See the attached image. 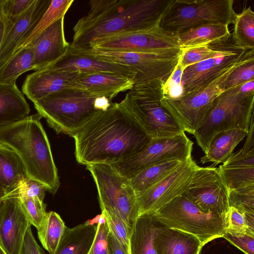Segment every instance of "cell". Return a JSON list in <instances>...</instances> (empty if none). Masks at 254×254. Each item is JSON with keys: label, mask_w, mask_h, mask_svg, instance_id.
<instances>
[{"label": "cell", "mask_w": 254, "mask_h": 254, "mask_svg": "<svg viewBox=\"0 0 254 254\" xmlns=\"http://www.w3.org/2000/svg\"><path fill=\"white\" fill-rule=\"evenodd\" d=\"M71 137L79 164H110L142 150L151 138L120 103L100 111Z\"/></svg>", "instance_id": "cell-1"}, {"label": "cell", "mask_w": 254, "mask_h": 254, "mask_svg": "<svg viewBox=\"0 0 254 254\" xmlns=\"http://www.w3.org/2000/svg\"><path fill=\"white\" fill-rule=\"evenodd\" d=\"M174 0H91L87 14L73 28L75 48L87 49L94 42L108 37L159 27Z\"/></svg>", "instance_id": "cell-2"}, {"label": "cell", "mask_w": 254, "mask_h": 254, "mask_svg": "<svg viewBox=\"0 0 254 254\" xmlns=\"http://www.w3.org/2000/svg\"><path fill=\"white\" fill-rule=\"evenodd\" d=\"M42 118L37 113L0 126V144L15 152L28 176L42 183L54 194L60 183L50 144L40 122Z\"/></svg>", "instance_id": "cell-3"}, {"label": "cell", "mask_w": 254, "mask_h": 254, "mask_svg": "<svg viewBox=\"0 0 254 254\" xmlns=\"http://www.w3.org/2000/svg\"><path fill=\"white\" fill-rule=\"evenodd\" d=\"M254 80L225 90L214 100L200 127L194 132L205 152L214 135L231 129L249 131L254 114Z\"/></svg>", "instance_id": "cell-4"}, {"label": "cell", "mask_w": 254, "mask_h": 254, "mask_svg": "<svg viewBox=\"0 0 254 254\" xmlns=\"http://www.w3.org/2000/svg\"><path fill=\"white\" fill-rule=\"evenodd\" d=\"M162 80L134 84L120 102L151 138L185 132L180 124L161 104Z\"/></svg>", "instance_id": "cell-5"}, {"label": "cell", "mask_w": 254, "mask_h": 254, "mask_svg": "<svg viewBox=\"0 0 254 254\" xmlns=\"http://www.w3.org/2000/svg\"><path fill=\"white\" fill-rule=\"evenodd\" d=\"M99 95L68 88L33 102L35 108L57 133L72 136L100 111L94 106Z\"/></svg>", "instance_id": "cell-6"}, {"label": "cell", "mask_w": 254, "mask_h": 254, "mask_svg": "<svg viewBox=\"0 0 254 254\" xmlns=\"http://www.w3.org/2000/svg\"><path fill=\"white\" fill-rule=\"evenodd\" d=\"M236 15L233 0H174L159 27L165 33L177 36L204 25L234 24Z\"/></svg>", "instance_id": "cell-7"}, {"label": "cell", "mask_w": 254, "mask_h": 254, "mask_svg": "<svg viewBox=\"0 0 254 254\" xmlns=\"http://www.w3.org/2000/svg\"><path fill=\"white\" fill-rule=\"evenodd\" d=\"M153 212L165 227L194 235L203 246L221 238L227 228V213L204 212L182 195Z\"/></svg>", "instance_id": "cell-8"}, {"label": "cell", "mask_w": 254, "mask_h": 254, "mask_svg": "<svg viewBox=\"0 0 254 254\" xmlns=\"http://www.w3.org/2000/svg\"><path fill=\"white\" fill-rule=\"evenodd\" d=\"M254 57V50H250L243 59L231 65L204 88L176 99L163 95L162 105L176 119L185 132L193 134L215 99L225 90V82L229 75L238 66Z\"/></svg>", "instance_id": "cell-9"}, {"label": "cell", "mask_w": 254, "mask_h": 254, "mask_svg": "<svg viewBox=\"0 0 254 254\" xmlns=\"http://www.w3.org/2000/svg\"><path fill=\"white\" fill-rule=\"evenodd\" d=\"M78 49L97 58L128 66L135 73L133 79L134 85L158 80L166 82L174 70L183 53V49L181 48L158 53Z\"/></svg>", "instance_id": "cell-10"}, {"label": "cell", "mask_w": 254, "mask_h": 254, "mask_svg": "<svg viewBox=\"0 0 254 254\" xmlns=\"http://www.w3.org/2000/svg\"><path fill=\"white\" fill-rule=\"evenodd\" d=\"M86 166L95 183L101 210L118 213L131 232L138 212L136 195L129 180L120 175L111 164Z\"/></svg>", "instance_id": "cell-11"}, {"label": "cell", "mask_w": 254, "mask_h": 254, "mask_svg": "<svg viewBox=\"0 0 254 254\" xmlns=\"http://www.w3.org/2000/svg\"><path fill=\"white\" fill-rule=\"evenodd\" d=\"M193 142L183 132L167 137L152 138L140 151L110 164L121 176L130 180L148 166L162 161L191 156Z\"/></svg>", "instance_id": "cell-12"}, {"label": "cell", "mask_w": 254, "mask_h": 254, "mask_svg": "<svg viewBox=\"0 0 254 254\" xmlns=\"http://www.w3.org/2000/svg\"><path fill=\"white\" fill-rule=\"evenodd\" d=\"M204 212L227 214L229 209L228 189L218 168L198 166L182 194Z\"/></svg>", "instance_id": "cell-13"}, {"label": "cell", "mask_w": 254, "mask_h": 254, "mask_svg": "<svg viewBox=\"0 0 254 254\" xmlns=\"http://www.w3.org/2000/svg\"><path fill=\"white\" fill-rule=\"evenodd\" d=\"M198 166L190 156L161 180L137 194L138 215L154 212L182 195L189 187Z\"/></svg>", "instance_id": "cell-14"}, {"label": "cell", "mask_w": 254, "mask_h": 254, "mask_svg": "<svg viewBox=\"0 0 254 254\" xmlns=\"http://www.w3.org/2000/svg\"><path fill=\"white\" fill-rule=\"evenodd\" d=\"M180 48L177 36L160 27L147 31L118 35L91 43L88 49L137 53H158Z\"/></svg>", "instance_id": "cell-15"}, {"label": "cell", "mask_w": 254, "mask_h": 254, "mask_svg": "<svg viewBox=\"0 0 254 254\" xmlns=\"http://www.w3.org/2000/svg\"><path fill=\"white\" fill-rule=\"evenodd\" d=\"M250 50H252L237 46L226 53L186 67L182 76L183 93L181 97L204 88L231 65L243 59Z\"/></svg>", "instance_id": "cell-16"}, {"label": "cell", "mask_w": 254, "mask_h": 254, "mask_svg": "<svg viewBox=\"0 0 254 254\" xmlns=\"http://www.w3.org/2000/svg\"><path fill=\"white\" fill-rule=\"evenodd\" d=\"M51 1L34 0L24 13L14 20H7L4 17L5 31L0 45V68L33 31Z\"/></svg>", "instance_id": "cell-17"}, {"label": "cell", "mask_w": 254, "mask_h": 254, "mask_svg": "<svg viewBox=\"0 0 254 254\" xmlns=\"http://www.w3.org/2000/svg\"><path fill=\"white\" fill-rule=\"evenodd\" d=\"M218 169L228 190L254 185V114L243 146Z\"/></svg>", "instance_id": "cell-18"}, {"label": "cell", "mask_w": 254, "mask_h": 254, "mask_svg": "<svg viewBox=\"0 0 254 254\" xmlns=\"http://www.w3.org/2000/svg\"><path fill=\"white\" fill-rule=\"evenodd\" d=\"M30 226L18 199L3 201L0 208V246L7 254H19Z\"/></svg>", "instance_id": "cell-19"}, {"label": "cell", "mask_w": 254, "mask_h": 254, "mask_svg": "<svg viewBox=\"0 0 254 254\" xmlns=\"http://www.w3.org/2000/svg\"><path fill=\"white\" fill-rule=\"evenodd\" d=\"M47 66L57 70L79 73H116L133 79L135 75V72L126 65L97 58L70 44L62 57Z\"/></svg>", "instance_id": "cell-20"}, {"label": "cell", "mask_w": 254, "mask_h": 254, "mask_svg": "<svg viewBox=\"0 0 254 254\" xmlns=\"http://www.w3.org/2000/svg\"><path fill=\"white\" fill-rule=\"evenodd\" d=\"M69 45L70 43L65 38L64 17H63L45 29L27 46H31L33 50L35 71L60 59Z\"/></svg>", "instance_id": "cell-21"}, {"label": "cell", "mask_w": 254, "mask_h": 254, "mask_svg": "<svg viewBox=\"0 0 254 254\" xmlns=\"http://www.w3.org/2000/svg\"><path fill=\"white\" fill-rule=\"evenodd\" d=\"M79 72L57 70L48 66L28 74L22 86V91L34 102L52 93L68 88Z\"/></svg>", "instance_id": "cell-22"}, {"label": "cell", "mask_w": 254, "mask_h": 254, "mask_svg": "<svg viewBox=\"0 0 254 254\" xmlns=\"http://www.w3.org/2000/svg\"><path fill=\"white\" fill-rule=\"evenodd\" d=\"M133 85L132 78L116 73L100 72L79 73L68 88L86 90L112 100L120 92L130 90Z\"/></svg>", "instance_id": "cell-23"}, {"label": "cell", "mask_w": 254, "mask_h": 254, "mask_svg": "<svg viewBox=\"0 0 254 254\" xmlns=\"http://www.w3.org/2000/svg\"><path fill=\"white\" fill-rule=\"evenodd\" d=\"M165 227L153 212L137 216L129 237V254H156L155 240Z\"/></svg>", "instance_id": "cell-24"}, {"label": "cell", "mask_w": 254, "mask_h": 254, "mask_svg": "<svg viewBox=\"0 0 254 254\" xmlns=\"http://www.w3.org/2000/svg\"><path fill=\"white\" fill-rule=\"evenodd\" d=\"M156 254H199L204 246L195 236L165 227L155 240Z\"/></svg>", "instance_id": "cell-25"}, {"label": "cell", "mask_w": 254, "mask_h": 254, "mask_svg": "<svg viewBox=\"0 0 254 254\" xmlns=\"http://www.w3.org/2000/svg\"><path fill=\"white\" fill-rule=\"evenodd\" d=\"M30 112L29 104L16 84L0 83V126L20 121Z\"/></svg>", "instance_id": "cell-26"}, {"label": "cell", "mask_w": 254, "mask_h": 254, "mask_svg": "<svg viewBox=\"0 0 254 254\" xmlns=\"http://www.w3.org/2000/svg\"><path fill=\"white\" fill-rule=\"evenodd\" d=\"M97 230V225L85 222L73 228L66 226L56 250L52 254H88Z\"/></svg>", "instance_id": "cell-27"}, {"label": "cell", "mask_w": 254, "mask_h": 254, "mask_svg": "<svg viewBox=\"0 0 254 254\" xmlns=\"http://www.w3.org/2000/svg\"><path fill=\"white\" fill-rule=\"evenodd\" d=\"M248 133V131L242 129H231L216 133L210 140L200 162L202 164L212 162L211 166L213 167L223 163Z\"/></svg>", "instance_id": "cell-28"}, {"label": "cell", "mask_w": 254, "mask_h": 254, "mask_svg": "<svg viewBox=\"0 0 254 254\" xmlns=\"http://www.w3.org/2000/svg\"><path fill=\"white\" fill-rule=\"evenodd\" d=\"M177 37L180 47L188 49L224 42L231 37V33L227 25L210 24L190 29Z\"/></svg>", "instance_id": "cell-29"}, {"label": "cell", "mask_w": 254, "mask_h": 254, "mask_svg": "<svg viewBox=\"0 0 254 254\" xmlns=\"http://www.w3.org/2000/svg\"><path fill=\"white\" fill-rule=\"evenodd\" d=\"M28 177L24 164L16 153L0 144V188L5 194Z\"/></svg>", "instance_id": "cell-30"}, {"label": "cell", "mask_w": 254, "mask_h": 254, "mask_svg": "<svg viewBox=\"0 0 254 254\" xmlns=\"http://www.w3.org/2000/svg\"><path fill=\"white\" fill-rule=\"evenodd\" d=\"M186 160L170 159L153 164L141 170L129 180L136 195L161 180Z\"/></svg>", "instance_id": "cell-31"}, {"label": "cell", "mask_w": 254, "mask_h": 254, "mask_svg": "<svg viewBox=\"0 0 254 254\" xmlns=\"http://www.w3.org/2000/svg\"><path fill=\"white\" fill-rule=\"evenodd\" d=\"M30 70L35 71L33 50L27 46L15 52L0 68V83L15 84L20 75Z\"/></svg>", "instance_id": "cell-32"}, {"label": "cell", "mask_w": 254, "mask_h": 254, "mask_svg": "<svg viewBox=\"0 0 254 254\" xmlns=\"http://www.w3.org/2000/svg\"><path fill=\"white\" fill-rule=\"evenodd\" d=\"M231 38V37H230ZM224 42L188 49H182L183 53L180 58V63L185 69L188 66L200 62L226 53L237 45L232 36Z\"/></svg>", "instance_id": "cell-33"}, {"label": "cell", "mask_w": 254, "mask_h": 254, "mask_svg": "<svg viewBox=\"0 0 254 254\" xmlns=\"http://www.w3.org/2000/svg\"><path fill=\"white\" fill-rule=\"evenodd\" d=\"M65 227L64 221L57 213L50 211L47 213L37 233L41 244L50 254L56 250Z\"/></svg>", "instance_id": "cell-34"}, {"label": "cell", "mask_w": 254, "mask_h": 254, "mask_svg": "<svg viewBox=\"0 0 254 254\" xmlns=\"http://www.w3.org/2000/svg\"><path fill=\"white\" fill-rule=\"evenodd\" d=\"M234 25L233 42L246 49L254 50V12L251 6L237 14Z\"/></svg>", "instance_id": "cell-35"}, {"label": "cell", "mask_w": 254, "mask_h": 254, "mask_svg": "<svg viewBox=\"0 0 254 254\" xmlns=\"http://www.w3.org/2000/svg\"><path fill=\"white\" fill-rule=\"evenodd\" d=\"M74 1V0H52L48 9L33 31L15 52L27 46L54 23L64 17L66 13Z\"/></svg>", "instance_id": "cell-36"}, {"label": "cell", "mask_w": 254, "mask_h": 254, "mask_svg": "<svg viewBox=\"0 0 254 254\" xmlns=\"http://www.w3.org/2000/svg\"><path fill=\"white\" fill-rule=\"evenodd\" d=\"M47 190L46 187L42 183L28 177L6 193L1 200L3 201L7 199H20L36 197L43 201Z\"/></svg>", "instance_id": "cell-37"}, {"label": "cell", "mask_w": 254, "mask_h": 254, "mask_svg": "<svg viewBox=\"0 0 254 254\" xmlns=\"http://www.w3.org/2000/svg\"><path fill=\"white\" fill-rule=\"evenodd\" d=\"M228 202L229 207L254 214V185L228 190Z\"/></svg>", "instance_id": "cell-38"}, {"label": "cell", "mask_w": 254, "mask_h": 254, "mask_svg": "<svg viewBox=\"0 0 254 254\" xmlns=\"http://www.w3.org/2000/svg\"><path fill=\"white\" fill-rule=\"evenodd\" d=\"M108 227L112 234L121 245L129 251L130 231L121 216L111 210H101Z\"/></svg>", "instance_id": "cell-39"}, {"label": "cell", "mask_w": 254, "mask_h": 254, "mask_svg": "<svg viewBox=\"0 0 254 254\" xmlns=\"http://www.w3.org/2000/svg\"><path fill=\"white\" fill-rule=\"evenodd\" d=\"M226 231L247 233L254 236V214L244 213L230 207L227 214Z\"/></svg>", "instance_id": "cell-40"}, {"label": "cell", "mask_w": 254, "mask_h": 254, "mask_svg": "<svg viewBox=\"0 0 254 254\" xmlns=\"http://www.w3.org/2000/svg\"><path fill=\"white\" fill-rule=\"evenodd\" d=\"M31 225L38 230L44 221L47 212L46 205L38 197H28L18 199Z\"/></svg>", "instance_id": "cell-41"}, {"label": "cell", "mask_w": 254, "mask_h": 254, "mask_svg": "<svg viewBox=\"0 0 254 254\" xmlns=\"http://www.w3.org/2000/svg\"><path fill=\"white\" fill-rule=\"evenodd\" d=\"M254 80V57L234 69L225 82V90Z\"/></svg>", "instance_id": "cell-42"}, {"label": "cell", "mask_w": 254, "mask_h": 254, "mask_svg": "<svg viewBox=\"0 0 254 254\" xmlns=\"http://www.w3.org/2000/svg\"><path fill=\"white\" fill-rule=\"evenodd\" d=\"M98 217L96 235L88 254H109L108 236L110 230L103 214Z\"/></svg>", "instance_id": "cell-43"}, {"label": "cell", "mask_w": 254, "mask_h": 254, "mask_svg": "<svg viewBox=\"0 0 254 254\" xmlns=\"http://www.w3.org/2000/svg\"><path fill=\"white\" fill-rule=\"evenodd\" d=\"M222 237L245 254H254V236L247 233L226 231Z\"/></svg>", "instance_id": "cell-44"}, {"label": "cell", "mask_w": 254, "mask_h": 254, "mask_svg": "<svg viewBox=\"0 0 254 254\" xmlns=\"http://www.w3.org/2000/svg\"><path fill=\"white\" fill-rule=\"evenodd\" d=\"M34 0H4L2 6L5 18L12 21L22 14Z\"/></svg>", "instance_id": "cell-45"}, {"label": "cell", "mask_w": 254, "mask_h": 254, "mask_svg": "<svg viewBox=\"0 0 254 254\" xmlns=\"http://www.w3.org/2000/svg\"><path fill=\"white\" fill-rule=\"evenodd\" d=\"M19 254H46L36 242L31 230V226L26 231Z\"/></svg>", "instance_id": "cell-46"}, {"label": "cell", "mask_w": 254, "mask_h": 254, "mask_svg": "<svg viewBox=\"0 0 254 254\" xmlns=\"http://www.w3.org/2000/svg\"><path fill=\"white\" fill-rule=\"evenodd\" d=\"M184 70L179 59L173 72L166 81L163 84V91L164 95L171 88L182 85L181 79Z\"/></svg>", "instance_id": "cell-47"}, {"label": "cell", "mask_w": 254, "mask_h": 254, "mask_svg": "<svg viewBox=\"0 0 254 254\" xmlns=\"http://www.w3.org/2000/svg\"><path fill=\"white\" fill-rule=\"evenodd\" d=\"M108 248L109 254H129L111 232L108 236Z\"/></svg>", "instance_id": "cell-48"}, {"label": "cell", "mask_w": 254, "mask_h": 254, "mask_svg": "<svg viewBox=\"0 0 254 254\" xmlns=\"http://www.w3.org/2000/svg\"><path fill=\"white\" fill-rule=\"evenodd\" d=\"M112 100L105 96H97L95 100L94 106L98 111H106L112 104Z\"/></svg>", "instance_id": "cell-49"}, {"label": "cell", "mask_w": 254, "mask_h": 254, "mask_svg": "<svg viewBox=\"0 0 254 254\" xmlns=\"http://www.w3.org/2000/svg\"><path fill=\"white\" fill-rule=\"evenodd\" d=\"M5 31V20L4 16L0 20V45L1 44Z\"/></svg>", "instance_id": "cell-50"}, {"label": "cell", "mask_w": 254, "mask_h": 254, "mask_svg": "<svg viewBox=\"0 0 254 254\" xmlns=\"http://www.w3.org/2000/svg\"><path fill=\"white\" fill-rule=\"evenodd\" d=\"M4 0H0V20L3 18L2 6Z\"/></svg>", "instance_id": "cell-51"}, {"label": "cell", "mask_w": 254, "mask_h": 254, "mask_svg": "<svg viewBox=\"0 0 254 254\" xmlns=\"http://www.w3.org/2000/svg\"><path fill=\"white\" fill-rule=\"evenodd\" d=\"M4 195V192L0 188V208L3 202V201L1 200V198Z\"/></svg>", "instance_id": "cell-52"}, {"label": "cell", "mask_w": 254, "mask_h": 254, "mask_svg": "<svg viewBox=\"0 0 254 254\" xmlns=\"http://www.w3.org/2000/svg\"><path fill=\"white\" fill-rule=\"evenodd\" d=\"M0 254H7L0 246Z\"/></svg>", "instance_id": "cell-53"}]
</instances>
